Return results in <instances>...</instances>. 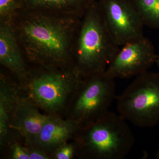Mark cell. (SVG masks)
<instances>
[{
  "label": "cell",
  "mask_w": 159,
  "mask_h": 159,
  "mask_svg": "<svg viewBox=\"0 0 159 159\" xmlns=\"http://www.w3.org/2000/svg\"><path fill=\"white\" fill-rule=\"evenodd\" d=\"M11 159H30L27 148L16 142L11 143Z\"/></svg>",
  "instance_id": "e0dca14e"
},
{
  "label": "cell",
  "mask_w": 159,
  "mask_h": 159,
  "mask_svg": "<svg viewBox=\"0 0 159 159\" xmlns=\"http://www.w3.org/2000/svg\"><path fill=\"white\" fill-rule=\"evenodd\" d=\"M145 26L159 30V0H131Z\"/></svg>",
  "instance_id": "5bb4252c"
},
{
  "label": "cell",
  "mask_w": 159,
  "mask_h": 159,
  "mask_svg": "<svg viewBox=\"0 0 159 159\" xmlns=\"http://www.w3.org/2000/svg\"><path fill=\"white\" fill-rule=\"evenodd\" d=\"M27 149L29 152L30 159H48L50 157L48 154L39 148L35 147L27 146Z\"/></svg>",
  "instance_id": "ac0fdd59"
},
{
  "label": "cell",
  "mask_w": 159,
  "mask_h": 159,
  "mask_svg": "<svg viewBox=\"0 0 159 159\" xmlns=\"http://www.w3.org/2000/svg\"><path fill=\"white\" fill-rule=\"evenodd\" d=\"M19 83L3 72L0 74V144L2 148L12 141L10 119L15 101L19 93Z\"/></svg>",
  "instance_id": "4fadbf2b"
},
{
  "label": "cell",
  "mask_w": 159,
  "mask_h": 159,
  "mask_svg": "<svg viewBox=\"0 0 159 159\" xmlns=\"http://www.w3.org/2000/svg\"><path fill=\"white\" fill-rule=\"evenodd\" d=\"M40 109L25 96L20 89L11 112L10 128L24 139L26 145L34 147L36 139L48 115L42 114Z\"/></svg>",
  "instance_id": "9c48e42d"
},
{
  "label": "cell",
  "mask_w": 159,
  "mask_h": 159,
  "mask_svg": "<svg viewBox=\"0 0 159 159\" xmlns=\"http://www.w3.org/2000/svg\"><path fill=\"white\" fill-rule=\"evenodd\" d=\"M117 110L125 120L141 128L159 123V73L139 74L117 97Z\"/></svg>",
  "instance_id": "5b68a950"
},
{
  "label": "cell",
  "mask_w": 159,
  "mask_h": 159,
  "mask_svg": "<svg viewBox=\"0 0 159 159\" xmlns=\"http://www.w3.org/2000/svg\"><path fill=\"white\" fill-rule=\"evenodd\" d=\"M80 130L78 125L71 119H64L55 115H49L36 139L34 147L47 153L76 139Z\"/></svg>",
  "instance_id": "8fae6325"
},
{
  "label": "cell",
  "mask_w": 159,
  "mask_h": 159,
  "mask_svg": "<svg viewBox=\"0 0 159 159\" xmlns=\"http://www.w3.org/2000/svg\"><path fill=\"white\" fill-rule=\"evenodd\" d=\"M0 63L18 80L24 81L28 77L27 63L11 23L0 21Z\"/></svg>",
  "instance_id": "30bf717a"
},
{
  "label": "cell",
  "mask_w": 159,
  "mask_h": 159,
  "mask_svg": "<svg viewBox=\"0 0 159 159\" xmlns=\"http://www.w3.org/2000/svg\"><path fill=\"white\" fill-rule=\"evenodd\" d=\"M115 79L105 72L83 77L70 105V119L80 129L103 118L116 97Z\"/></svg>",
  "instance_id": "8992f818"
},
{
  "label": "cell",
  "mask_w": 159,
  "mask_h": 159,
  "mask_svg": "<svg viewBox=\"0 0 159 159\" xmlns=\"http://www.w3.org/2000/svg\"><path fill=\"white\" fill-rule=\"evenodd\" d=\"M98 2L111 35L119 47L144 36L145 25L131 0Z\"/></svg>",
  "instance_id": "52a82bcc"
},
{
  "label": "cell",
  "mask_w": 159,
  "mask_h": 159,
  "mask_svg": "<svg viewBox=\"0 0 159 159\" xmlns=\"http://www.w3.org/2000/svg\"><path fill=\"white\" fill-rule=\"evenodd\" d=\"M82 78L74 67L29 66L28 77L19 83L20 88L40 109L48 115L57 116L70 105Z\"/></svg>",
  "instance_id": "3957f363"
},
{
  "label": "cell",
  "mask_w": 159,
  "mask_h": 159,
  "mask_svg": "<svg viewBox=\"0 0 159 159\" xmlns=\"http://www.w3.org/2000/svg\"><path fill=\"white\" fill-rule=\"evenodd\" d=\"M157 65L158 66L159 68V55L158 56L157 58Z\"/></svg>",
  "instance_id": "d6986e66"
},
{
  "label": "cell",
  "mask_w": 159,
  "mask_h": 159,
  "mask_svg": "<svg viewBox=\"0 0 159 159\" xmlns=\"http://www.w3.org/2000/svg\"><path fill=\"white\" fill-rule=\"evenodd\" d=\"M126 120L109 111L99 121L80 129L76 140L80 157L123 159L132 149L134 137Z\"/></svg>",
  "instance_id": "277c9868"
},
{
  "label": "cell",
  "mask_w": 159,
  "mask_h": 159,
  "mask_svg": "<svg viewBox=\"0 0 159 159\" xmlns=\"http://www.w3.org/2000/svg\"><path fill=\"white\" fill-rule=\"evenodd\" d=\"M99 0H16L18 10H32L82 18Z\"/></svg>",
  "instance_id": "7c38bea8"
},
{
  "label": "cell",
  "mask_w": 159,
  "mask_h": 159,
  "mask_svg": "<svg viewBox=\"0 0 159 159\" xmlns=\"http://www.w3.org/2000/svg\"><path fill=\"white\" fill-rule=\"evenodd\" d=\"M98 1L81 18L73 48L74 66L83 78L104 73L121 47L111 35Z\"/></svg>",
  "instance_id": "7a4b0ae2"
},
{
  "label": "cell",
  "mask_w": 159,
  "mask_h": 159,
  "mask_svg": "<svg viewBox=\"0 0 159 159\" xmlns=\"http://www.w3.org/2000/svg\"><path fill=\"white\" fill-rule=\"evenodd\" d=\"M121 47L105 72L114 79L136 77L157 62L154 47L144 36Z\"/></svg>",
  "instance_id": "ba28073f"
},
{
  "label": "cell",
  "mask_w": 159,
  "mask_h": 159,
  "mask_svg": "<svg viewBox=\"0 0 159 159\" xmlns=\"http://www.w3.org/2000/svg\"><path fill=\"white\" fill-rule=\"evenodd\" d=\"M81 19L19 9L10 23L29 66L64 68L74 67L72 53Z\"/></svg>",
  "instance_id": "6da1fadb"
},
{
  "label": "cell",
  "mask_w": 159,
  "mask_h": 159,
  "mask_svg": "<svg viewBox=\"0 0 159 159\" xmlns=\"http://www.w3.org/2000/svg\"><path fill=\"white\" fill-rule=\"evenodd\" d=\"M156 157L157 159H159V149L157 153Z\"/></svg>",
  "instance_id": "ffe728a7"
},
{
  "label": "cell",
  "mask_w": 159,
  "mask_h": 159,
  "mask_svg": "<svg viewBox=\"0 0 159 159\" xmlns=\"http://www.w3.org/2000/svg\"><path fill=\"white\" fill-rule=\"evenodd\" d=\"M17 10L16 0H0V21L11 23Z\"/></svg>",
  "instance_id": "9a60e30c"
},
{
  "label": "cell",
  "mask_w": 159,
  "mask_h": 159,
  "mask_svg": "<svg viewBox=\"0 0 159 159\" xmlns=\"http://www.w3.org/2000/svg\"><path fill=\"white\" fill-rule=\"evenodd\" d=\"M79 150V145L75 140L74 144L66 143L51 154L54 159H70L73 158L75 155H78Z\"/></svg>",
  "instance_id": "2e32d148"
}]
</instances>
